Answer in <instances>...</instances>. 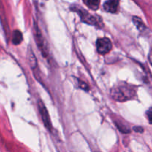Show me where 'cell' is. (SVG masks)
<instances>
[{
    "label": "cell",
    "instance_id": "obj_6",
    "mask_svg": "<svg viewBox=\"0 0 152 152\" xmlns=\"http://www.w3.org/2000/svg\"><path fill=\"white\" fill-rule=\"evenodd\" d=\"M119 4H120V1H116V0L108 1L104 3L103 9L105 11L108 13H117L119 8Z\"/></svg>",
    "mask_w": 152,
    "mask_h": 152
},
{
    "label": "cell",
    "instance_id": "obj_4",
    "mask_svg": "<svg viewBox=\"0 0 152 152\" xmlns=\"http://www.w3.org/2000/svg\"><path fill=\"white\" fill-rule=\"evenodd\" d=\"M112 49V43L107 37L98 39L96 41V50L100 54H106Z\"/></svg>",
    "mask_w": 152,
    "mask_h": 152
},
{
    "label": "cell",
    "instance_id": "obj_2",
    "mask_svg": "<svg viewBox=\"0 0 152 152\" xmlns=\"http://www.w3.org/2000/svg\"><path fill=\"white\" fill-rule=\"evenodd\" d=\"M76 12H77L80 16L81 17L82 20L84 22L89 24V25H100L101 19H99V17H96L94 15H92L85 10L84 9H78L76 7Z\"/></svg>",
    "mask_w": 152,
    "mask_h": 152
},
{
    "label": "cell",
    "instance_id": "obj_12",
    "mask_svg": "<svg viewBox=\"0 0 152 152\" xmlns=\"http://www.w3.org/2000/svg\"><path fill=\"white\" fill-rule=\"evenodd\" d=\"M134 130L137 132H143V129L141 127H134Z\"/></svg>",
    "mask_w": 152,
    "mask_h": 152
},
{
    "label": "cell",
    "instance_id": "obj_1",
    "mask_svg": "<svg viewBox=\"0 0 152 152\" xmlns=\"http://www.w3.org/2000/svg\"><path fill=\"white\" fill-rule=\"evenodd\" d=\"M136 94V89L132 85L126 83H117L111 90L112 98L119 102H124L133 99Z\"/></svg>",
    "mask_w": 152,
    "mask_h": 152
},
{
    "label": "cell",
    "instance_id": "obj_5",
    "mask_svg": "<svg viewBox=\"0 0 152 152\" xmlns=\"http://www.w3.org/2000/svg\"><path fill=\"white\" fill-rule=\"evenodd\" d=\"M38 108L39 111L40 116H41V118L42 120V122L43 123H44L46 129H48L49 131H51L52 124L51 122H50V116H49L47 108H46L45 105L43 103L42 101L39 100L38 102Z\"/></svg>",
    "mask_w": 152,
    "mask_h": 152
},
{
    "label": "cell",
    "instance_id": "obj_11",
    "mask_svg": "<svg viewBox=\"0 0 152 152\" xmlns=\"http://www.w3.org/2000/svg\"><path fill=\"white\" fill-rule=\"evenodd\" d=\"M146 116L149 123L152 124V107H151V108L146 111Z\"/></svg>",
    "mask_w": 152,
    "mask_h": 152
},
{
    "label": "cell",
    "instance_id": "obj_3",
    "mask_svg": "<svg viewBox=\"0 0 152 152\" xmlns=\"http://www.w3.org/2000/svg\"><path fill=\"white\" fill-rule=\"evenodd\" d=\"M34 38L37 41V45L39 46V48L41 50L42 54L45 56L48 55V49L46 48V42L45 41L44 37H42V32L40 31L39 28L37 26V23H34Z\"/></svg>",
    "mask_w": 152,
    "mask_h": 152
},
{
    "label": "cell",
    "instance_id": "obj_7",
    "mask_svg": "<svg viewBox=\"0 0 152 152\" xmlns=\"http://www.w3.org/2000/svg\"><path fill=\"white\" fill-rule=\"evenodd\" d=\"M23 40V36L21 31L19 30H15L12 34V42L15 45H19Z\"/></svg>",
    "mask_w": 152,
    "mask_h": 152
},
{
    "label": "cell",
    "instance_id": "obj_9",
    "mask_svg": "<svg viewBox=\"0 0 152 152\" xmlns=\"http://www.w3.org/2000/svg\"><path fill=\"white\" fill-rule=\"evenodd\" d=\"M28 56H29V62H30V65H31V68L33 69H34L35 68H37V58L36 56H34V53L31 50H30V53H28Z\"/></svg>",
    "mask_w": 152,
    "mask_h": 152
},
{
    "label": "cell",
    "instance_id": "obj_10",
    "mask_svg": "<svg viewBox=\"0 0 152 152\" xmlns=\"http://www.w3.org/2000/svg\"><path fill=\"white\" fill-rule=\"evenodd\" d=\"M133 21H134V22L135 25L137 27V28L140 30V31H144V30L145 29V25H144V23L142 22V21L141 20L139 17L134 16Z\"/></svg>",
    "mask_w": 152,
    "mask_h": 152
},
{
    "label": "cell",
    "instance_id": "obj_13",
    "mask_svg": "<svg viewBox=\"0 0 152 152\" xmlns=\"http://www.w3.org/2000/svg\"><path fill=\"white\" fill-rule=\"evenodd\" d=\"M148 59H149L150 63H151V65H152V51L151 52V53H150L149 56H148Z\"/></svg>",
    "mask_w": 152,
    "mask_h": 152
},
{
    "label": "cell",
    "instance_id": "obj_8",
    "mask_svg": "<svg viewBox=\"0 0 152 152\" xmlns=\"http://www.w3.org/2000/svg\"><path fill=\"white\" fill-rule=\"evenodd\" d=\"M84 4L91 10H96L99 8L100 1L98 0H86V1H84Z\"/></svg>",
    "mask_w": 152,
    "mask_h": 152
}]
</instances>
